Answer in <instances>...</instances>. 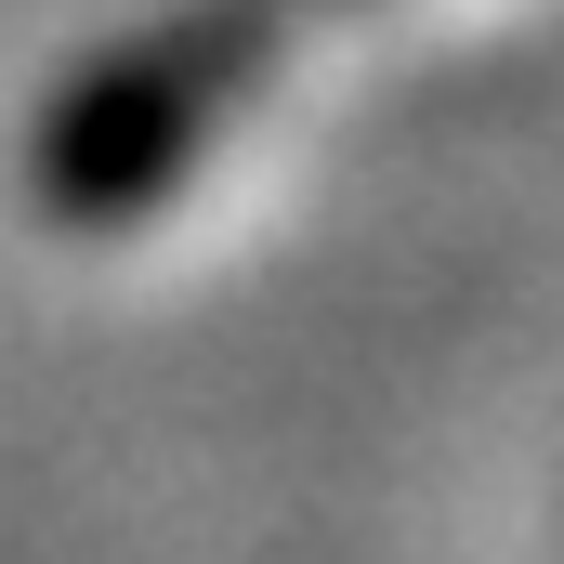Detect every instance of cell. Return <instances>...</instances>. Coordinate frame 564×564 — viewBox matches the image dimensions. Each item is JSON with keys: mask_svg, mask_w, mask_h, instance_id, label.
Returning <instances> with one entry per match:
<instances>
[{"mask_svg": "<svg viewBox=\"0 0 564 564\" xmlns=\"http://www.w3.org/2000/svg\"><path fill=\"white\" fill-rule=\"evenodd\" d=\"M328 13H355V0H197V13L144 26L132 53H106L93 79H66V106L40 119V158H26L40 210L53 224H132V210H158L224 144V119L276 79V53L302 26H328Z\"/></svg>", "mask_w": 564, "mask_h": 564, "instance_id": "cell-1", "label": "cell"}]
</instances>
